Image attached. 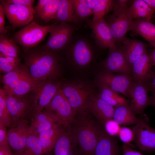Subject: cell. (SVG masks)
<instances>
[{
  "label": "cell",
  "instance_id": "cell-1",
  "mask_svg": "<svg viewBox=\"0 0 155 155\" xmlns=\"http://www.w3.org/2000/svg\"><path fill=\"white\" fill-rule=\"evenodd\" d=\"M24 65L31 77L39 83L46 80H56L60 74V58L58 52L42 46L26 53Z\"/></svg>",
  "mask_w": 155,
  "mask_h": 155
},
{
  "label": "cell",
  "instance_id": "cell-2",
  "mask_svg": "<svg viewBox=\"0 0 155 155\" xmlns=\"http://www.w3.org/2000/svg\"><path fill=\"white\" fill-rule=\"evenodd\" d=\"M87 111L78 114L70 128L83 155H94L95 148L103 129Z\"/></svg>",
  "mask_w": 155,
  "mask_h": 155
},
{
  "label": "cell",
  "instance_id": "cell-3",
  "mask_svg": "<svg viewBox=\"0 0 155 155\" xmlns=\"http://www.w3.org/2000/svg\"><path fill=\"white\" fill-rule=\"evenodd\" d=\"M128 0H117L113 13L105 19L108 23L118 48L127 33L130 30L133 20L128 11Z\"/></svg>",
  "mask_w": 155,
  "mask_h": 155
},
{
  "label": "cell",
  "instance_id": "cell-4",
  "mask_svg": "<svg viewBox=\"0 0 155 155\" xmlns=\"http://www.w3.org/2000/svg\"><path fill=\"white\" fill-rule=\"evenodd\" d=\"M94 45L86 37L73 36L63 50L65 52L67 58L73 64L79 67H85L93 59Z\"/></svg>",
  "mask_w": 155,
  "mask_h": 155
},
{
  "label": "cell",
  "instance_id": "cell-5",
  "mask_svg": "<svg viewBox=\"0 0 155 155\" xmlns=\"http://www.w3.org/2000/svg\"><path fill=\"white\" fill-rule=\"evenodd\" d=\"M58 24L55 22L50 25H40L32 22L16 32L13 36V40L26 53L36 47Z\"/></svg>",
  "mask_w": 155,
  "mask_h": 155
},
{
  "label": "cell",
  "instance_id": "cell-6",
  "mask_svg": "<svg viewBox=\"0 0 155 155\" xmlns=\"http://www.w3.org/2000/svg\"><path fill=\"white\" fill-rule=\"evenodd\" d=\"M61 88L76 114L88 110L89 100L94 94L89 86L82 83L71 82L65 84Z\"/></svg>",
  "mask_w": 155,
  "mask_h": 155
},
{
  "label": "cell",
  "instance_id": "cell-7",
  "mask_svg": "<svg viewBox=\"0 0 155 155\" xmlns=\"http://www.w3.org/2000/svg\"><path fill=\"white\" fill-rule=\"evenodd\" d=\"M96 82L97 85L106 86L129 99L131 98L134 82L131 75L115 74L103 69L97 75Z\"/></svg>",
  "mask_w": 155,
  "mask_h": 155
},
{
  "label": "cell",
  "instance_id": "cell-8",
  "mask_svg": "<svg viewBox=\"0 0 155 155\" xmlns=\"http://www.w3.org/2000/svg\"><path fill=\"white\" fill-rule=\"evenodd\" d=\"M61 88L43 109L53 114L60 123L66 129H68L74 121L76 114L63 94Z\"/></svg>",
  "mask_w": 155,
  "mask_h": 155
},
{
  "label": "cell",
  "instance_id": "cell-9",
  "mask_svg": "<svg viewBox=\"0 0 155 155\" xmlns=\"http://www.w3.org/2000/svg\"><path fill=\"white\" fill-rule=\"evenodd\" d=\"M55 80L50 79L42 81L32 90L33 105L31 117L42 111L61 88V84Z\"/></svg>",
  "mask_w": 155,
  "mask_h": 155
},
{
  "label": "cell",
  "instance_id": "cell-10",
  "mask_svg": "<svg viewBox=\"0 0 155 155\" xmlns=\"http://www.w3.org/2000/svg\"><path fill=\"white\" fill-rule=\"evenodd\" d=\"M78 27L75 25L60 22L50 32V35L43 46L49 50L58 52L63 50L70 42Z\"/></svg>",
  "mask_w": 155,
  "mask_h": 155
},
{
  "label": "cell",
  "instance_id": "cell-11",
  "mask_svg": "<svg viewBox=\"0 0 155 155\" xmlns=\"http://www.w3.org/2000/svg\"><path fill=\"white\" fill-rule=\"evenodd\" d=\"M6 102L11 117L12 125L22 120H30L33 105L32 95L17 96L6 94Z\"/></svg>",
  "mask_w": 155,
  "mask_h": 155
},
{
  "label": "cell",
  "instance_id": "cell-12",
  "mask_svg": "<svg viewBox=\"0 0 155 155\" xmlns=\"http://www.w3.org/2000/svg\"><path fill=\"white\" fill-rule=\"evenodd\" d=\"M0 2V5L13 28L27 25L33 20L35 12L33 7L7 3L2 0Z\"/></svg>",
  "mask_w": 155,
  "mask_h": 155
},
{
  "label": "cell",
  "instance_id": "cell-13",
  "mask_svg": "<svg viewBox=\"0 0 155 155\" xmlns=\"http://www.w3.org/2000/svg\"><path fill=\"white\" fill-rule=\"evenodd\" d=\"M30 123L28 119L22 120L8 128V143L13 155H19L24 149L27 140L30 134Z\"/></svg>",
  "mask_w": 155,
  "mask_h": 155
},
{
  "label": "cell",
  "instance_id": "cell-14",
  "mask_svg": "<svg viewBox=\"0 0 155 155\" xmlns=\"http://www.w3.org/2000/svg\"><path fill=\"white\" fill-rule=\"evenodd\" d=\"M136 145L141 150H155V129L151 127L146 120L138 118L137 123L133 127Z\"/></svg>",
  "mask_w": 155,
  "mask_h": 155
},
{
  "label": "cell",
  "instance_id": "cell-15",
  "mask_svg": "<svg viewBox=\"0 0 155 155\" xmlns=\"http://www.w3.org/2000/svg\"><path fill=\"white\" fill-rule=\"evenodd\" d=\"M90 24L92 30L91 36L96 45L102 48L117 49L110 28L104 17L92 20Z\"/></svg>",
  "mask_w": 155,
  "mask_h": 155
},
{
  "label": "cell",
  "instance_id": "cell-16",
  "mask_svg": "<svg viewBox=\"0 0 155 155\" xmlns=\"http://www.w3.org/2000/svg\"><path fill=\"white\" fill-rule=\"evenodd\" d=\"M101 65L103 70L113 73L131 75V68L120 47L115 50L109 49L107 57Z\"/></svg>",
  "mask_w": 155,
  "mask_h": 155
},
{
  "label": "cell",
  "instance_id": "cell-17",
  "mask_svg": "<svg viewBox=\"0 0 155 155\" xmlns=\"http://www.w3.org/2000/svg\"><path fill=\"white\" fill-rule=\"evenodd\" d=\"M87 109L102 125L113 119L115 107L100 98L97 94L94 93L90 97L88 103Z\"/></svg>",
  "mask_w": 155,
  "mask_h": 155
},
{
  "label": "cell",
  "instance_id": "cell-18",
  "mask_svg": "<svg viewBox=\"0 0 155 155\" xmlns=\"http://www.w3.org/2000/svg\"><path fill=\"white\" fill-rule=\"evenodd\" d=\"M149 90L146 83L134 82L130 107L135 115L142 113L146 107L150 104V98L148 95Z\"/></svg>",
  "mask_w": 155,
  "mask_h": 155
},
{
  "label": "cell",
  "instance_id": "cell-19",
  "mask_svg": "<svg viewBox=\"0 0 155 155\" xmlns=\"http://www.w3.org/2000/svg\"><path fill=\"white\" fill-rule=\"evenodd\" d=\"M30 121V134L38 136L60 123L53 114L44 109L33 115Z\"/></svg>",
  "mask_w": 155,
  "mask_h": 155
},
{
  "label": "cell",
  "instance_id": "cell-20",
  "mask_svg": "<svg viewBox=\"0 0 155 155\" xmlns=\"http://www.w3.org/2000/svg\"><path fill=\"white\" fill-rule=\"evenodd\" d=\"M147 51L136 60L131 66V76L134 82L146 83L154 76Z\"/></svg>",
  "mask_w": 155,
  "mask_h": 155
},
{
  "label": "cell",
  "instance_id": "cell-21",
  "mask_svg": "<svg viewBox=\"0 0 155 155\" xmlns=\"http://www.w3.org/2000/svg\"><path fill=\"white\" fill-rule=\"evenodd\" d=\"M147 44L137 39H131L125 36L123 39L120 47L129 65L147 51Z\"/></svg>",
  "mask_w": 155,
  "mask_h": 155
},
{
  "label": "cell",
  "instance_id": "cell-22",
  "mask_svg": "<svg viewBox=\"0 0 155 155\" xmlns=\"http://www.w3.org/2000/svg\"><path fill=\"white\" fill-rule=\"evenodd\" d=\"M66 129L62 124L59 123L38 135L42 146L43 154H47L53 149L57 140Z\"/></svg>",
  "mask_w": 155,
  "mask_h": 155
},
{
  "label": "cell",
  "instance_id": "cell-23",
  "mask_svg": "<svg viewBox=\"0 0 155 155\" xmlns=\"http://www.w3.org/2000/svg\"><path fill=\"white\" fill-rule=\"evenodd\" d=\"M130 30L141 36L155 49V25L150 21L141 19H134Z\"/></svg>",
  "mask_w": 155,
  "mask_h": 155
},
{
  "label": "cell",
  "instance_id": "cell-24",
  "mask_svg": "<svg viewBox=\"0 0 155 155\" xmlns=\"http://www.w3.org/2000/svg\"><path fill=\"white\" fill-rule=\"evenodd\" d=\"M94 155H120L117 142L104 129L96 145Z\"/></svg>",
  "mask_w": 155,
  "mask_h": 155
},
{
  "label": "cell",
  "instance_id": "cell-25",
  "mask_svg": "<svg viewBox=\"0 0 155 155\" xmlns=\"http://www.w3.org/2000/svg\"><path fill=\"white\" fill-rule=\"evenodd\" d=\"M56 19L60 22L74 25L80 24V22L75 14L72 0H61Z\"/></svg>",
  "mask_w": 155,
  "mask_h": 155
},
{
  "label": "cell",
  "instance_id": "cell-26",
  "mask_svg": "<svg viewBox=\"0 0 155 155\" xmlns=\"http://www.w3.org/2000/svg\"><path fill=\"white\" fill-rule=\"evenodd\" d=\"M76 144L70 128L66 129L56 142L54 155H68L74 144Z\"/></svg>",
  "mask_w": 155,
  "mask_h": 155
},
{
  "label": "cell",
  "instance_id": "cell-27",
  "mask_svg": "<svg viewBox=\"0 0 155 155\" xmlns=\"http://www.w3.org/2000/svg\"><path fill=\"white\" fill-rule=\"evenodd\" d=\"M113 119L120 125H135L138 118L132 111L129 104H124L115 107Z\"/></svg>",
  "mask_w": 155,
  "mask_h": 155
},
{
  "label": "cell",
  "instance_id": "cell-28",
  "mask_svg": "<svg viewBox=\"0 0 155 155\" xmlns=\"http://www.w3.org/2000/svg\"><path fill=\"white\" fill-rule=\"evenodd\" d=\"M30 76L24 64H21L3 76V89L5 90L9 89L23 79Z\"/></svg>",
  "mask_w": 155,
  "mask_h": 155
},
{
  "label": "cell",
  "instance_id": "cell-29",
  "mask_svg": "<svg viewBox=\"0 0 155 155\" xmlns=\"http://www.w3.org/2000/svg\"><path fill=\"white\" fill-rule=\"evenodd\" d=\"M128 11L133 20L141 19L151 21L154 13L144 0H134L128 7Z\"/></svg>",
  "mask_w": 155,
  "mask_h": 155
},
{
  "label": "cell",
  "instance_id": "cell-30",
  "mask_svg": "<svg viewBox=\"0 0 155 155\" xmlns=\"http://www.w3.org/2000/svg\"><path fill=\"white\" fill-rule=\"evenodd\" d=\"M88 4L92 11V20L104 17L108 13L113 10L117 1L112 0H86Z\"/></svg>",
  "mask_w": 155,
  "mask_h": 155
},
{
  "label": "cell",
  "instance_id": "cell-31",
  "mask_svg": "<svg viewBox=\"0 0 155 155\" xmlns=\"http://www.w3.org/2000/svg\"><path fill=\"white\" fill-rule=\"evenodd\" d=\"M97 86L98 87V96L109 104L115 107L122 104H129L130 101L123 96L106 86Z\"/></svg>",
  "mask_w": 155,
  "mask_h": 155
},
{
  "label": "cell",
  "instance_id": "cell-32",
  "mask_svg": "<svg viewBox=\"0 0 155 155\" xmlns=\"http://www.w3.org/2000/svg\"><path fill=\"white\" fill-rule=\"evenodd\" d=\"M39 83L30 76L23 79L11 88L5 90L7 95L25 96L32 91Z\"/></svg>",
  "mask_w": 155,
  "mask_h": 155
},
{
  "label": "cell",
  "instance_id": "cell-33",
  "mask_svg": "<svg viewBox=\"0 0 155 155\" xmlns=\"http://www.w3.org/2000/svg\"><path fill=\"white\" fill-rule=\"evenodd\" d=\"M15 41L6 35L0 34V53L6 56L18 57L19 47Z\"/></svg>",
  "mask_w": 155,
  "mask_h": 155
},
{
  "label": "cell",
  "instance_id": "cell-34",
  "mask_svg": "<svg viewBox=\"0 0 155 155\" xmlns=\"http://www.w3.org/2000/svg\"><path fill=\"white\" fill-rule=\"evenodd\" d=\"M43 149L38 136L30 134L25 148L19 155H42Z\"/></svg>",
  "mask_w": 155,
  "mask_h": 155
},
{
  "label": "cell",
  "instance_id": "cell-35",
  "mask_svg": "<svg viewBox=\"0 0 155 155\" xmlns=\"http://www.w3.org/2000/svg\"><path fill=\"white\" fill-rule=\"evenodd\" d=\"M61 0H49L41 12L40 18L47 23L56 19L59 5Z\"/></svg>",
  "mask_w": 155,
  "mask_h": 155
},
{
  "label": "cell",
  "instance_id": "cell-36",
  "mask_svg": "<svg viewBox=\"0 0 155 155\" xmlns=\"http://www.w3.org/2000/svg\"><path fill=\"white\" fill-rule=\"evenodd\" d=\"M6 93L4 89H0V122L7 128L12 125L11 117L8 109L6 102Z\"/></svg>",
  "mask_w": 155,
  "mask_h": 155
},
{
  "label": "cell",
  "instance_id": "cell-37",
  "mask_svg": "<svg viewBox=\"0 0 155 155\" xmlns=\"http://www.w3.org/2000/svg\"><path fill=\"white\" fill-rule=\"evenodd\" d=\"M75 14L81 22L93 14L86 0H72Z\"/></svg>",
  "mask_w": 155,
  "mask_h": 155
},
{
  "label": "cell",
  "instance_id": "cell-38",
  "mask_svg": "<svg viewBox=\"0 0 155 155\" xmlns=\"http://www.w3.org/2000/svg\"><path fill=\"white\" fill-rule=\"evenodd\" d=\"M20 64V58L6 56L0 53L1 72L6 73L16 68Z\"/></svg>",
  "mask_w": 155,
  "mask_h": 155
},
{
  "label": "cell",
  "instance_id": "cell-39",
  "mask_svg": "<svg viewBox=\"0 0 155 155\" xmlns=\"http://www.w3.org/2000/svg\"><path fill=\"white\" fill-rule=\"evenodd\" d=\"M118 135L125 144L129 143L134 140V135L132 129L125 127L121 128Z\"/></svg>",
  "mask_w": 155,
  "mask_h": 155
},
{
  "label": "cell",
  "instance_id": "cell-40",
  "mask_svg": "<svg viewBox=\"0 0 155 155\" xmlns=\"http://www.w3.org/2000/svg\"><path fill=\"white\" fill-rule=\"evenodd\" d=\"M104 126L106 132L112 137L118 135L121 128L120 125L113 119L107 121Z\"/></svg>",
  "mask_w": 155,
  "mask_h": 155
},
{
  "label": "cell",
  "instance_id": "cell-41",
  "mask_svg": "<svg viewBox=\"0 0 155 155\" xmlns=\"http://www.w3.org/2000/svg\"><path fill=\"white\" fill-rule=\"evenodd\" d=\"M7 127L0 122V145L8 144Z\"/></svg>",
  "mask_w": 155,
  "mask_h": 155
},
{
  "label": "cell",
  "instance_id": "cell-42",
  "mask_svg": "<svg viewBox=\"0 0 155 155\" xmlns=\"http://www.w3.org/2000/svg\"><path fill=\"white\" fill-rule=\"evenodd\" d=\"M5 3L21 6L33 7L34 3V0H4Z\"/></svg>",
  "mask_w": 155,
  "mask_h": 155
},
{
  "label": "cell",
  "instance_id": "cell-43",
  "mask_svg": "<svg viewBox=\"0 0 155 155\" xmlns=\"http://www.w3.org/2000/svg\"><path fill=\"white\" fill-rule=\"evenodd\" d=\"M49 0H38L34 9V16L40 18V14Z\"/></svg>",
  "mask_w": 155,
  "mask_h": 155
},
{
  "label": "cell",
  "instance_id": "cell-44",
  "mask_svg": "<svg viewBox=\"0 0 155 155\" xmlns=\"http://www.w3.org/2000/svg\"><path fill=\"white\" fill-rule=\"evenodd\" d=\"M5 14L3 9L0 5V34L6 35L7 30L5 27Z\"/></svg>",
  "mask_w": 155,
  "mask_h": 155
},
{
  "label": "cell",
  "instance_id": "cell-45",
  "mask_svg": "<svg viewBox=\"0 0 155 155\" xmlns=\"http://www.w3.org/2000/svg\"><path fill=\"white\" fill-rule=\"evenodd\" d=\"M123 155H144L142 153L131 148L126 144L122 146Z\"/></svg>",
  "mask_w": 155,
  "mask_h": 155
},
{
  "label": "cell",
  "instance_id": "cell-46",
  "mask_svg": "<svg viewBox=\"0 0 155 155\" xmlns=\"http://www.w3.org/2000/svg\"><path fill=\"white\" fill-rule=\"evenodd\" d=\"M9 144L0 145V155H13Z\"/></svg>",
  "mask_w": 155,
  "mask_h": 155
},
{
  "label": "cell",
  "instance_id": "cell-47",
  "mask_svg": "<svg viewBox=\"0 0 155 155\" xmlns=\"http://www.w3.org/2000/svg\"><path fill=\"white\" fill-rule=\"evenodd\" d=\"M146 83L149 90H155V72L153 77Z\"/></svg>",
  "mask_w": 155,
  "mask_h": 155
},
{
  "label": "cell",
  "instance_id": "cell-48",
  "mask_svg": "<svg viewBox=\"0 0 155 155\" xmlns=\"http://www.w3.org/2000/svg\"><path fill=\"white\" fill-rule=\"evenodd\" d=\"M151 63L152 66H155V49L154 48L149 55Z\"/></svg>",
  "mask_w": 155,
  "mask_h": 155
},
{
  "label": "cell",
  "instance_id": "cell-49",
  "mask_svg": "<svg viewBox=\"0 0 155 155\" xmlns=\"http://www.w3.org/2000/svg\"><path fill=\"white\" fill-rule=\"evenodd\" d=\"M154 13H155V0H144Z\"/></svg>",
  "mask_w": 155,
  "mask_h": 155
},
{
  "label": "cell",
  "instance_id": "cell-50",
  "mask_svg": "<svg viewBox=\"0 0 155 155\" xmlns=\"http://www.w3.org/2000/svg\"><path fill=\"white\" fill-rule=\"evenodd\" d=\"M152 92V96L150 98V104L155 107V90H151Z\"/></svg>",
  "mask_w": 155,
  "mask_h": 155
}]
</instances>
